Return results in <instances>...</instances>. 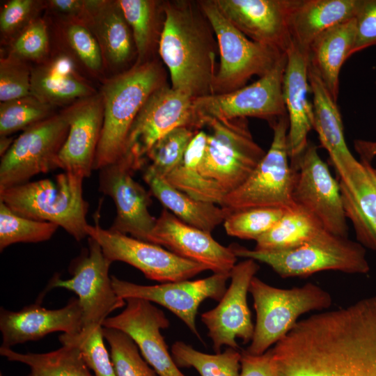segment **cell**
Masks as SVG:
<instances>
[{
  "label": "cell",
  "mask_w": 376,
  "mask_h": 376,
  "mask_svg": "<svg viewBox=\"0 0 376 376\" xmlns=\"http://www.w3.org/2000/svg\"><path fill=\"white\" fill-rule=\"evenodd\" d=\"M272 127V143L262 160L242 185L225 195L220 206L227 215L252 207H295L292 201L295 172L288 153V116Z\"/></svg>",
  "instance_id": "cell-8"
},
{
  "label": "cell",
  "mask_w": 376,
  "mask_h": 376,
  "mask_svg": "<svg viewBox=\"0 0 376 376\" xmlns=\"http://www.w3.org/2000/svg\"><path fill=\"white\" fill-rule=\"evenodd\" d=\"M355 33V19L353 18L322 33L308 50L309 65L318 73L336 102L339 94L340 69L351 56Z\"/></svg>",
  "instance_id": "cell-30"
},
{
  "label": "cell",
  "mask_w": 376,
  "mask_h": 376,
  "mask_svg": "<svg viewBox=\"0 0 376 376\" xmlns=\"http://www.w3.org/2000/svg\"><path fill=\"white\" fill-rule=\"evenodd\" d=\"M117 1L132 33L136 51L135 63L155 59L164 22V1Z\"/></svg>",
  "instance_id": "cell-33"
},
{
  "label": "cell",
  "mask_w": 376,
  "mask_h": 376,
  "mask_svg": "<svg viewBox=\"0 0 376 376\" xmlns=\"http://www.w3.org/2000/svg\"><path fill=\"white\" fill-rule=\"evenodd\" d=\"M81 19L99 45L107 74L115 75L135 63L132 33L117 0H87Z\"/></svg>",
  "instance_id": "cell-26"
},
{
  "label": "cell",
  "mask_w": 376,
  "mask_h": 376,
  "mask_svg": "<svg viewBox=\"0 0 376 376\" xmlns=\"http://www.w3.org/2000/svg\"><path fill=\"white\" fill-rule=\"evenodd\" d=\"M247 38L286 53L292 38L290 15L297 0H214Z\"/></svg>",
  "instance_id": "cell-20"
},
{
  "label": "cell",
  "mask_w": 376,
  "mask_h": 376,
  "mask_svg": "<svg viewBox=\"0 0 376 376\" xmlns=\"http://www.w3.org/2000/svg\"><path fill=\"white\" fill-rule=\"evenodd\" d=\"M43 0H10L0 13L1 45L8 47L31 22L45 11Z\"/></svg>",
  "instance_id": "cell-45"
},
{
  "label": "cell",
  "mask_w": 376,
  "mask_h": 376,
  "mask_svg": "<svg viewBox=\"0 0 376 376\" xmlns=\"http://www.w3.org/2000/svg\"><path fill=\"white\" fill-rule=\"evenodd\" d=\"M58 226L19 215L0 201V250L20 242L37 243L49 240Z\"/></svg>",
  "instance_id": "cell-38"
},
{
  "label": "cell",
  "mask_w": 376,
  "mask_h": 376,
  "mask_svg": "<svg viewBox=\"0 0 376 376\" xmlns=\"http://www.w3.org/2000/svg\"><path fill=\"white\" fill-rule=\"evenodd\" d=\"M0 354L10 361L27 365L30 369L27 376H93L79 349L73 345H62L47 353L26 354L1 346Z\"/></svg>",
  "instance_id": "cell-35"
},
{
  "label": "cell",
  "mask_w": 376,
  "mask_h": 376,
  "mask_svg": "<svg viewBox=\"0 0 376 376\" xmlns=\"http://www.w3.org/2000/svg\"><path fill=\"white\" fill-rule=\"evenodd\" d=\"M354 19L355 40L350 56L376 45V0H361Z\"/></svg>",
  "instance_id": "cell-47"
},
{
  "label": "cell",
  "mask_w": 376,
  "mask_h": 376,
  "mask_svg": "<svg viewBox=\"0 0 376 376\" xmlns=\"http://www.w3.org/2000/svg\"><path fill=\"white\" fill-rule=\"evenodd\" d=\"M158 53L171 86L193 99L213 94L218 45L198 1H164Z\"/></svg>",
  "instance_id": "cell-2"
},
{
  "label": "cell",
  "mask_w": 376,
  "mask_h": 376,
  "mask_svg": "<svg viewBox=\"0 0 376 376\" xmlns=\"http://www.w3.org/2000/svg\"><path fill=\"white\" fill-rule=\"evenodd\" d=\"M15 139L8 136H0V155L2 157L10 148Z\"/></svg>",
  "instance_id": "cell-51"
},
{
  "label": "cell",
  "mask_w": 376,
  "mask_h": 376,
  "mask_svg": "<svg viewBox=\"0 0 376 376\" xmlns=\"http://www.w3.org/2000/svg\"><path fill=\"white\" fill-rule=\"evenodd\" d=\"M0 101L6 102L31 94L32 65L8 54H1Z\"/></svg>",
  "instance_id": "cell-46"
},
{
  "label": "cell",
  "mask_w": 376,
  "mask_h": 376,
  "mask_svg": "<svg viewBox=\"0 0 376 376\" xmlns=\"http://www.w3.org/2000/svg\"><path fill=\"white\" fill-rule=\"evenodd\" d=\"M286 53L276 66L256 81L224 94L194 99L193 107L200 130L211 120H228L247 117L267 120L272 126L287 116L283 96Z\"/></svg>",
  "instance_id": "cell-10"
},
{
  "label": "cell",
  "mask_w": 376,
  "mask_h": 376,
  "mask_svg": "<svg viewBox=\"0 0 376 376\" xmlns=\"http://www.w3.org/2000/svg\"><path fill=\"white\" fill-rule=\"evenodd\" d=\"M69 124L63 109L24 130L0 163V190L22 185L38 173L60 169L58 156Z\"/></svg>",
  "instance_id": "cell-11"
},
{
  "label": "cell",
  "mask_w": 376,
  "mask_h": 376,
  "mask_svg": "<svg viewBox=\"0 0 376 376\" xmlns=\"http://www.w3.org/2000/svg\"><path fill=\"white\" fill-rule=\"evenodd\" d=\"M207 136L203 130L196 132L180 164L165 179L194 199L221 205L226 193L215 182L204 177L199 170Z\"/></svg>",
  "instance_id": "cell-34"
},
{
  "label": "cell",
  "mask_w": 376,
  "mask_h": 376,
  "mask_svg": "<svg viewBox=\"0 0 376 376\" xmlns=\"http://www.w3.org/2000/svg\"><path fill=\"white\" fill-rule=\"evenodd\" d=\"M361 0H297L290 15L292 40L306 51L326 30L355 17Z\"/></svg>",
  "instance_id": "cell-29"
},
{
  "label": "cell",
  "mask_w": 376,
  "mask_h": 376,
  "mask_svg": "<svg viewBox=\"0 0 376 376\" xmlns=\"http://www.w3.org/2000/svg\"><path fill=\"white\" fill-rule=\"evenodd\" d=\"M361 162L363 168L350 187H340L345 216L357 242L376 252V167Z\"/></svg>",
  "instance_id": "cell-32"
},
{
  "label": "cell",
  "mask_w": 376,
  "mask_h": 376,
  "mask_svg": "<svg viewBox=\"0 0 376 376\" xmlns=\"http://www.w3.org/2000/svg\"><path fill=\"white\" fill-rule=\"evenodd\" d=\"M99 171V191L111 197L116 208L109 229L149 242L157 219L149 212L150 194L134 179L130 162L122 157Z\"/></svg>",
  "instance_id": "cell-18"
},
{
  "label": "cell",
  "mask_w": 376,
  "mask_h": 376,
  "mask_svg": "<svg viewBox=\"0 0 376 376\" xmlns=\"http://www.w3.org/2000/svg\"><path fill=\"white\" fill-rule=\"evenodd\" d=\"M249 292L253 299L256 322L246 350L254 355L264 354L283 338L300 315L327 309L332 302L329 293L313 283L283 289L269 285L255 276Z\"/></svg>",
  "instance_id": "cell-6"
},
{
  "label": "cell",
  "mask_w": 376,
  "mask_h": 376,
  "mask_svg": "<svg viewBox=\"0 0 376 376\" xmlns=\"http://www.w3.org/2000/svg\"><path fill=\"white\" fill-rule=\"evenodd\" d=\"M308 81L313 95V129L338 173L339 184L349 188L362 169L363 163L353 156L347 146L337 102L309 65Z\"/></svg>",
  "instance_id": "cell-25"
},
{
  "label": "cell",
  "mask_w": 376,
  "mask_h": 376,
  "mask_svg": "<svg viewBox=\"0 0 376 376\" xmlns=\"http://www.w3.org/2000/svg\"><path fill=\"white\" fill-rule=\"evenodd\" d=\"M143 178L150 188V192L165 207L183 222L210 233L224 223L227 214L219 205L198 201L172 186L157 175L148 166Z\"/></svg>",
  "instance_id": "cell-31"
},
{
  "label": "cell",
  "mask_w": 376,
  "mask_h": 376,
  "mask_svg": "<svg viewBox=\"0 0 376 376\" xmlns=\"http://www.w3.org/2000/svg\"><path fill=\"white\" fill-rule=\"evenodd\" d=\"M193 100L167 83L148 97L131 127L123 155L130 161L135 171L144 165L150 148L172 130L188 127L201 130Z\"/></svg>",
  "instance_id": "cell-13"
},
{
  "label": "cell",
  "mask_w": 376,
  "mask_h": 376,
  "mask_svg": "<svg viewBox=\"0 0 376 376\" xmlns=\"http://www.w3.org/2000/svg\"><path fill=\"white\" fill-rule=\"evenodd\" d=\"M166 82V70L159 59L110 76L100 88L104 118L93 170L114 163L124 154L128 134L148 97Z\"/></svg>",
  "instance_id": "cell-3"
},
{
  "label": "cell",
  "mask_w": 376,
  "mask_h": 376,
  "mask_svg": "<svg viewBox=\"0 0 376 376\" xmlns=\"http://www.w3.org/2000/svg\"><path fill=\"white\" fill-rule=\"evenodd\" d=\"M44 17L48 24L52 49L69 56L91 81L102 83L108 78L99 45L81 19Z\"/></svg>",
  "instance_id": "cell-28"
},
{
  "label": "cell",
  "mask_w": 376,
  "mask_h": 376,
  "mask_svg": "<svg viewBox=\"0 0 376 376\" xmlns=\"http://www.w3.org/2000/svg\"><path fill=\"white\" fill-rule=\"evenodd\" d=\"M230 273H213L194 281L184 280L154 285H139L111 276L116 294L124 299L138 298L156 303L171 311L201 340L196 325L200 304L206 299L219 301L226 291Z\"/></svg>",
  "instance_id": "cell-16"
},
{
  "label": "cell",
  "mask_w": 376,
  "mask_h": 376,
  "mask_svg": "<svg viewBox=\"0 0 376 376\" xmlns=\"http://www.w3.org/2000/svg\"><path fill=\"white\" fill-rule=\"evenodd\" d=\"M354 148L359 156V160L371 164L376 157V141L357 139Z\"/></svg>",
  "instance_id": "cell-50"
},
{
  "label": "cell",
  "mask_w": 376,
  "mask_h": 376,
  "mask_svg": "<svg viewBox=\"0 0 376 376\" xmlns=\"http://www.w3.org/2000/svg\"><path fill=\"white\" fill-rule=\"evenodd\" d=\"M201 174L215 182L227 194L242 185L265 155L251 134L246 118L211 120Z\"/></svg>",
  "instance_id": "cell-9"
},
{
  "label": "cell",
  "mask_w": 376,
  "mask_h": 376,
  "mask_svg": "<svg viewBox=\"0 0 376 376\" xmlns=\"http://www.w3.org/2000/svg\"><path fill=\"white\" fill-rule=\"evenodd\" d=\"M111 263L100 244L88 237V251L76 260L72 278L56 279L50 284L51 288H64L78 295L83 313L81 333L102 327L111 313L126 304L112 286L109 274Z\"/></svg>",
  "instance_id": "cell-15"
},
{
  "label": "cell",
  "mask_w": 376,
  "mask_h": 376,
  "mask_svg": "<svg viewBox=\"0 0 376 376\" xmlns=\"http://www.w3.org/2000/svg\"><path fill=\"white\" fill-rule=\"evenodd\" d=\"M88 237L95 240L111 262L126 263L145 276L158 282H175L195 276L207 269L183 258L161 246L127 235L104 229L95 222L86 228Z\"/></svg>",
  "instance_id": "cell-14"
},
{
  "label": "cell",
  "mask_w": 376,
  "mask_h": 376,
  "mask_svg": "<svg viewBox=\"0 0 376 376\" xmlns=\"http://www.w3.org/2000/svg\"><path fill=\"white\" fill-rule=\"evenodd\" d=\"M240 376H277L270 349L263 354L254 355L241 351Z\"/></svg>",
  "instance_id": "cell-48"
},
{
  "label": "cell",
  "mask_w": 376,
  "mask_h": 376,
  "mask_svg": "<svg viewBox=\"0 0 376 376\" xmlns=\"http://www.w3.org/2000/svg\"><path fill=\"white\" fill-rule=\"evenodd\" d=\"M52 51L48 24L40 17L30 24L7 47L6 54L29 63L45 60Z\"/></svg>",
  "instance_id": "cell-44"
},
{
  "label": "cell",
  "mask_w": 376,
  "mask_h": 376,
  "mask_svg": "<svg viewBox=\"0 0 376 376\" xmlns=\"http://www.w3.org/2000/svg\"><path fill=\"white\" fill-rule=\"evenodd\" d=\"M82 318L79 301L75 297L59 309H47L38 304L29 305L18 311L1 308V347L11 348L17 344L38 340L55 331L77 334L81 330Z\"/></svg>",
  "instance_id": "cell-24"
},
{
  "label": "cell",
  "mask_w": 376,
  "mask_h": 376,
  "mask_svg": "<svg viewBox=\"0 0 376 376\" xmlns=\"http://www.w3.org/2000/svg\"><path fill=\"white\" fill-rule=\"evenodd\" d=\"M259 269L256 261L251 258L236 264L230 272V284L218 305L201 314L216 353H219L224 345L238 349L237 338L244 344L251 341L254 325L247 304V293Z\"/></svg>",
  "instance_id": "cell-17"
},
{
  "label": "cell",
  "mask_w": 376,
  "mask_h": 376,
  "mask_svg": "<svg viewBox=\"0 0 376 376\" xmlns=\"http://www.w3.org/2000/svg\"><path fill=\"white\" fill-rule=\"evenodd\" d=\"M295 170L292 201L326 231L347 237L348 226L339 182L331 175L317 147L308 142L290 165Z\"/></svg>",
  "instance_id": "cell-12"
},
{
  "label": "cell",
  "mask_w": 376,
  "mask_h": 376,
  "mask_svg": "<svg viewBox=\"0 0 376 376\" xmlns=\"http://www.w3.org/2000/svg\"><path fill=\"white\" fill-rule=\"evenodd\" d=\"M285 210L269 207L238 210L226 217L224 227L230 236L256 241L277 223Z\"/></svg>",
  "instance_id": "cell-42"
},
{
  "label": "cell",
  "mask_w": 376,
  "mask_h": 376,
  "mask_svg": "<svg viewBox=\"0 0 376 376\" xmlns=\"http://www.w3.org/2000/svg\"><path fill=\"white\" fill-rule=\"evenodd\" d=\"M125 301V308L120 313L107 318L102 327L116 329L129 335L157 376H185L169 353L161 333L162 329L170 325L164 313L145 299L128 298Z\"/></svg>",
  "instance_id": "cell-19"
},
{
  "label": "cell",
  "mask_w": 376,
  "mask_h": 376,
  "mask_svg": "<svg viewBox=\"0 0 376 376\" xmlns=\"http://www.w3.org/2000/svg\"><path fill=\"white\" fill-rule=\"evenodd\" d=\"M283 96L288 118V146L290 165L306 148L313 129V106L308 100V52L293 40L286 52Z\"/></svg>",
  "instance_id": "cell-23"
},
{
  "label": "cell",
  "mask_w": 376,
  "mask_h": 376,
  "mask_svg": "<svg viewBox=\"0 0 376 376\" xmlns=\"http://www.w3.org/2000/svg\"><path fill=\"white\" fill-rule=\"evenodd\" d=\"M171 355L178 367L195 368L201 376H240L241 352L228 347L224 352L210 354L199 352L183 341L171 347Z\"/></svg>",
  "instance_id": "cell-37"
},
{
  "label": "cell",
  "mask_w": 376,
  "mask_h": 376,
  "mask_svg": "<svg viewBox=\"0 0 376 376\" xmlns=\"http://www.w3.org/2000/svg\"><path fill=\"white\" fill-rule=\"evenodd\" d=\"M104 338L102 327L85 334H63L58 338L62 345H73L79 349L86 366L94 373V376H116Z\"/></svg>",
  "instance_id": "cell-43"
},
{
  "label": "cell",
  "mask_w": 376,
  "mask_h": 376,
  "mask_svg": "<svg viewBox=\"0 0 376 376\" xmlns=\"http://www.w3.org/2000/svg\"><path fill=\"white\" fill-rule=\"evenodd\" d=\"M323 229L308 213L297 207L286 210L277 223L256 240L255 249L283 250L296 247Z\"/></svg>",
  "instance_id": "cell-36"
},
{
  "label": "cell",
  "mask_w": 376,
  "mask_h": 376,
  "mask_svg": "<svg viewBox=\"0 0 376 376\" xmlns=\"http://www.w3.org/2000/svg\"><path fill=\"white\" fill-rule=\"evenodd\" d=\"M198 131L188 127H176L160 138L149 150L146 159L155 173L165 178L181 162Z\"/></svg>",
  "instance_id": "cell-41"
},
{
  "label": "cell",
  "mask_w": 376,
  "mask_h": 376,
  "mask_svg": "<svg viewBox=\"0 0 376 376\" xmlns=\"http://www.w3.org/2000/svg\"><path fill=\"white\" fill-rule=\"evenodd\" d=\"M45 15L82 19L87 0H45Z\"/></svg>",
  "instance_id": "cell-49"
},
{
  "label": "cell",
  "mask_w": 376,
  "mask_h": 376,
  "mask_svg": "<svg viewBox=\"0 0 376 376\" xmlns=\"http://www.w3.org/2000/svg\"><path fill=\"white\" fill-rule=\"evenodd\" d=\"M149 242L201 264L213 273H230L237 258L230 246L221 245L210 233L183 222L166 209L156 219Z\"/></svg>",
  "instance_id": "cell-21"
},
{
  "label": "cell",
  "mask_w": 376,
  "mask_h": 376,
  "mask_svg": "<svg viewBox=\"0 0 376 376\" xmlns=\"http://www.w3.org/2000/svg\"><path fill=\"white\" fill-rule=\"evenodd\" d=\"M285 376H376V309L323 323L298 349Z\"/></svg>",
  "instance_id": "cell-1"
},
{
  "label": "cell",
  "mask_w": 376,
  "mask_h": 376,
  "mask_svg": "<svg viewBox=\"0 0 376 376\" xmlns=\"http://www.w3.org/2000/svg\"><path fill=\"white\" fill-rule=\"evenodd\" d=\"M0 376H3V375H2L1 374V375H0Z\"/></svg>",
  "instance_id": "cell-52"
},
{
  "label": "cell",
  "mask_w": 376,
  "mask_h": 376,
  "mask_svg": "<svg viewBox=\"0 0 376 376\" xmlns=\"http://www.w3.org/2000/svg\"><path fill=\"white\" fill-rule=\"evenodd\" d=\"M230 246L237 257L265 263L283 279L307 277L327 270L360 274L370 271L363 246L325 230L307 242L288 249L263 251L237 244Z\"/></svg>",
  "instance_id": "cell-5"
},
{
  "label": "cell",
  "mask_w": 376,
  "mask_h": 376,
  "mask_svg": "<svg viewBox=\"0 0 376 376\" xmlns=\"http://www.w3.org/2000/svg\"><path fill=\"white\" fill-rule=\"evenodd\" d=\"M102 333L110 347L116 376H157L142 358L137 345L129 335L120 330L104 327Z\"/></svg>",
  "instance_id": "cell-40"
},
{
  "label": "cell",
  "mask_w": 376,
  "mask_h": 376,
  "mask_svg": "<svg viewBox=\"0 0 376 376\" xmlns=\"http://www.w3.org/2000/svg\"><path fill=\"white\" fill-rule=\"evenodd\" d=\"M54 107L31 94L0 103V136H9L47 119Z\"/></svg>",
  "instance_id": "cell-39"
},
{
  "label": "cell",
  "mask_w": 376,
  "mask_h": 376,
  "mask_svg": "<svg viewBox=\"0 0 376 376\" xmlns=\"http://www.w3.org/2000/svg\"><path fill=\"white\" fill-rule=\"evenodd\" d=\"M98 91L67 55L52 49L43 61L32 65L31 94L53 107L70 106Z\"/></svg>",
  "instance_id": "cell-27"
},
{
  "label": "cell",
  "mask_w": 376,
  "mask_h": 376,
  "mask_svg": "<svg viewBox=\"0 0 376 376\" xmlns=\"http://www.w3.org/2000/svg\"><path fill=\"white\" fill-rule=\"evenodd\" d=\"M198 3L210 22L218 45L219 63L213 94L233 92L246 86L253 76L269 73L285 53L251 40L221 12L214 0Z\"/></svg>",
  "instance_id": "cell-7"
},
{
  "label": "cell",
  "mask_w": 376,
  "mask_h": 376,
  "mask_svg": "<svg viewBox=\"0 0 376 376\" xmlns=\"http://www.w3.org/2000/svg\"><path fill=\"white\" fill-rule=\"evenodd\" d=\"M69 130L60 151V169L90 177L93 170L97 148L104 118L103 101L100 91L63 109Z\"/></svg>",
  "instance_id": "cell-22"
},
{
  "label": "cell",
  "mask_w": 376,
  "mask_h": 376,
  "mask_svg": "<svg viewBox=\"0 0 376 376\" xmlns=\"http://www.w3.org/2000/svg\"><path fill=\"white\" fill-rule=\"evenodd\" d=\"M79 174L64 171L54 180L42 179L0 190V201L19 215L51 222L77 241L88 237V203Z\"/></svg>",
  "instance_id": "cell-4"
}]
</instances>
